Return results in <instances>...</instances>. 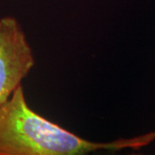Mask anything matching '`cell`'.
Returning a JSON list of instances; mask_svg holds the SVG:
<instances>
[{
    "instance_id": "7a4b0ae2",
    "label": "cell",
    "mask_w": 155,
    "mask_h": 155,
    "mask_svg": "<svg viewBox=\"0 0 155 155\" xmlns=\"http://www.w3.org/2000/svg\"><path fill=\"white\" fill-rule=\"evenodd\" d=\"M35 64V55L16 17L0 18V106L22 85Z\"/></svg>"
},
{
    "instance_id": "6da1fadb",
    "label": "cell",
    "mask_w": 155,
    "mask_h": 155,
    "mask_svg": "<svg viewBox=\"0 0 155 155\" xmlns=\"http://www.w3.org/2000/svg\"><path fill=\"white\" fill-rule=\"evenodd\" d=\"M132 140L93 142L40 116L28 106L22 86L0 106V155H78L117 151Z\"/></svg>"
}]
</instances>
